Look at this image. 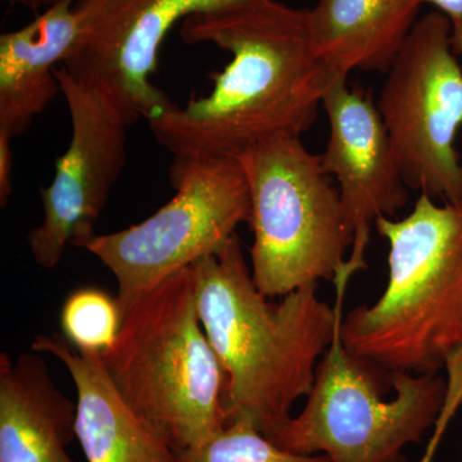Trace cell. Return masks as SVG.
Listing matches in <instances>:
<instances>
[{
    "mask_svg": "<svg viewBox=\"0 0 462 462\" xmlns=\"http://www.w3.org/2000/svg\"><path fill=\"white\" fill-rule=\"evenodd\" d=\"M187 44L211 42L231 60L207 97L149 121L173 157H238L275 136H300L315 123L334 80L316 53L309 9L276 0L185 18Z\"/></svg>",
    "mask_w": 462,
    "mask_h": 462,
    "instance_id": "6da1fadb",
    "label": "cell"
},
{
    "mask_svg": "<svg viewBox=\"0 0 462 462\" xmlns=\"http://www.w3.org/2000/svg\"><path fill=\"white\" fill-rule=\"evenodd\" d=\"M191 267L200 321L226 375L227 422H251L270 439L311 392L319 361L345 316L352 275L334 279V307L319 296L318 284L272 302L252 278L236 234Z\"/></svg>",
    "mask_w": 462,
    "mask_h": 462,
    "instance_id": "7a4b0ae2",
    "label": "cell"
},
{
    "mask_svg": "<svg viewBox=\"0 0 462 462\" xmlns=\"http://www.w3.org/2000/svg\"><path fill=\"white\" fill-rule=\"evenodd\" d=\"M375 226L388 243L387 285L343 316V343L385 372L438 374L462 348V200L420 194L406 217Z\"/></svg>",
    "mask_w": 462,
    "mask_h": 462,
    "instance_id": "3957f363",
    "label": "cell"
},
{
    "mask_svg": "<svg viewBox=\"0 0 462 462\" xmlns=\"http://www.w3.org/2000/svg\"><path fill=\"white\" fill-rule=\"evenodd\" d=\"M100 356L125 401L176 454L227 424L226 375L200 321L193 267L138 298Z\"/></svg>",
    "mask_w": 462,
    "mask_h": 462,
    "instance_id": "277c9868",
    "label": "cell"
},
{
    "mask_svg": "<svg viewBox=\"0 0 462 462\" xmlns=\"http://www.w3.org/2000/svg\"><path fill=\"white\" fill-rule=\"evenodd\" d=\"M251 197L252 278L270 298L334 281L345 270L346 229L339 190L300 136H275L238 157Z\"/></svg>",
    "mask_w": 462,
    "mask_h": 462,
    "instance_id": "5b68a950",
    "label": "cell"
},
{
    "mask_svg": "<svg viewBox=\"0 0 462 462\" xmlns=\"http://www.w3.org/2000/svg\"><path fill=\"white\" fill-rule=\"evenodd\" d=\"M336 336L322 355L306 406L270 440L300 455L331 462H403V449L421 442L447 392L438 374L392 373L394 396L383 398L382 367L357 357Z\"/></svg>",
    "mask_w": 462,
    "mask_h": 462,
    "instance_id": "8992f818",
    "label": "cell"
},
{
    "mask_svg": "<svg viewBox=\"0 0 462 462\" xmlns=\"http://www.w3.org/2000/svg\"><path fill=\"white\" fill-rule=\"evenodd\" d=\"M175 196L147 220L96 236L84 249L114 273L126 311L147 293L226 245L251 218V197L236 157H173Z\"/></svg>",
    "mask_w": 462,
    "mask_h": 462,
    "instance_id": "52a82bcc",
    "label": "cell"
},
{
    "mask_svg": "<svg viewBox=\"0 0 462 462\" xmlns=\"http://www.w3.org/2000/svg\"><path fill=\"white\" fill-rule=\"evenodd\" d=\"M452 23L438 11L416 21L387 72L378 102L409 189L442 202L462 200V69Z\"/></svg>",
    "mask_w": 462,
    "mask_h": 462,
    "instance_id": "ba28073f",
    "label": "cell"
},
{
    "mask_svg": "<svg viewBox=\"0 0 462 462\" xmlns=\"http://www.w3.org/2000/svg\"><path fill=\"white\" fill-rule=\"evenodd\" d=\"M254 0H75L79 35L62 65L99 90L127 125L160 117L175 103L152 83L172 27L197 14Z\"/></svg>",
    "mask_w": 462,
    "mask_h": 462,
    "instance_id": "9c48e42d",
    "label": "cell"
},
{
    "mask_svg": "<svg viewBox=\"0 0 462 462\" xmlns=\"http://www.w3.org/2000/svg\"><path fill=\"white\" fill-rule=\"evenodd\" d=\"M71 116L72 136L56 161L50 187L42 189V221L27 236L33 261L54 269L67 245L84 248L126 162L123 116L99 90L57 69Z\"/></svg>",
    "mask_w": 462,
    "mask_h": 462,
    "instance_id": "30bf717a",
    "label": "cell"
},
{
    "mask_svg": "<svg viewBox=\"0 0 462 462\" xmlns=\"http://www.w3.org/2000/svg\"><path fill=\"white\" fill-rule=\"evenodd\" d=\"M329 118V141L322 167L339 184L340 202L352 239L346 263L366 269L370 227L392 217L409 203V188L392 147L387 127L372 96L346 80L331 83L322 99Z\"/></svg>",
    "mask_w": 462,
    "mask_h": 462,
    "instance_id": "8fae6325",
    "label": "cell"
},
{
    "mask_svg": "<svg viewBox=\"0 0 462 462\" xmlns=\"http://www.w3.org/2000/svg\"><path fill=\"white\" fill-rule=\"evenodd\" d=\"M32 348L56 357L71 375L76 438L88 462H178L169 443L115 387L102 356L79 351L60 333L36 337Z\"/></svg>",
    "mask_w": 462,
    "mask_h": 462,
    "instance_id": "7c38bea8",
    "label": "cell"
},
{
    "mask_svg": "<svg viewBox=\"0 0 462 462\" xmlns=\"http://www.w3.org/2000/svg\"><path fill=\"white\" fill-rule=\"evenodd\" d=\"M76 403L51 380L47 361L0 356V462H75Z\"/></svg>",
    "mask_w": 462,
    "mask_h": 462,
    "instance_id": "4fadbf2b",
    "label": "cell"
},
{
    "mask_svg": "<svg viewBox=\"0 0 462 462\" xmlns=\"http://www.w3.org/2000/svg\"><path fill=\"white\" fill-rule=\"evenodd\" d=\"M75 0H57L32 23L0 36V130L23 135L33 118L62 94L57 65L78 41Z\"/></svg>",
    "mask_w": 462,
    "mask_h": 462,
    "instance_id": "5bb4252c",
    "label": "cell"
},
{
    "mask_svg": "<svg viewBox=\"0 0 462 462\" xmlns=\"http://www.w3.org/2000/svg\"><path fill=\"white\" fill-rule=\"evenodd\" d=\"M419 0H319L309 9L316 53L334 80L388 72L419 20Z\"/></svg>",
    "mask_w": 462,
    "mask_h": 462,
    "instance_id": "9a60e30c",
    "label": "cell"
},
{
    "mask_svg": "<svg viewBox=\"0 0 462 462\" xmlns=\"http://www.w3.org/2000/svg\"><path fill=\"white\" fill-rule=\"evenodd\" d=\"M62 336L79 351L103 355L114 346L123 312L117 298L97 287L75 289L60 310Z\"/></svg>",
    "mask_w": 462,
    "mask_h": 462,
    "instance_id": "2e32d148",
    "label": "cell"
},
{
    "mask_svg": "<svg viewBox=\"0 0 462 462\" xmlns=\"http://www.w3.org/2000/svg\"><path fill=\"white\" fill-rule=\"evenodd\" d=\"M178 462H331L325 455L282 449L251 422L234 420L199 445L179 452Z\"/></svg>",
    "mask_w": 462,
    "mask_h": 462,
    "instance_id": "e0dca14e",
    "label": "cell"
},
{
    "mask_svg": "<svg viewBox=\"0 0 462 462\" xmlns=\"http://www.w3.org/2000/svg\"><path fill=\"white\" fill-rule=\"evenodd\" d=\"M12 136L0 130V206L8 205L12 196V166H14V154H12Z\"/></svg>",
    "mask_w": 462,
    "mask_h": 462,
    "instance_id": "ac0fdd59",
    "label": "cell"
},
{
    "mask_svg": "<svg viewBox=\"0 0 462 462\" xmlns=\"http://www.w3.org/2000/svg\"><path fill=\"white\" fill-rule=\"evenodd\" d=\"M456 410L454 407L448 406V404L442 407L439 415H438L436 424H434L433 430H431L427 447H425L424 452H422L421 457L419 458L418 462H434L446 430H448L449 424L454 420Z\"/></svg>",
    "mask_w": 462,
    "mask_h": 462,
    "instance_id": "d6986e66",
    "label": "cell"
},
{
    "mask_svg": "<svg viewBox=\"0 0 462 462\" xmlns=\"http://www.w3.org/2000/svg\"><path fill=\"white\" fill-rule=\"evenodd\" d=\"M422 5H430L445 14L452 23L462 21V0H419Z\"/></svg>",
    "mask_w": 462,
    "mask_h": 462,
    "instance_id": "ffe728a7",
    "label": "cell"
},
{
    "mask_svg": "<svg viewBox=\"0 0 462 462\" xmlns=\"http://www.w3.org/2000/svg\"><path fill=\"white\" fill-rule=\"evenodd\" d=\"M5 2L23 5V8L30 9V11L39 12V9L51 7L54 3H57V0H5Z\"/></svg>",
    "mask_w": 462,
    "mask_h": 462,
    "instance_id": "44dd1931",
    "label": "cell"
},
{
    "mask_svg": "<svg viewBox=\"0 0 462 462\" xmlns=\"http://www.w3.org/2000/svg\"><path fill=\"white\" fill-rule=\"evenodd\" d=\"M452 47L457 56H462V21L452 23Z\"/></svg>",
    "mask_w": 462,
    "mask_h": 462,
    "instance_id": "7402d4cb",
    "label": "cell"
}]
</instances>
